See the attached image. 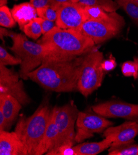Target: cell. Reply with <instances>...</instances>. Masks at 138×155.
Here are the masks:
<instances>
[{"mask_svg": "<svg viewBox=\"0 0 138 155\" xmlns=\"http://www.w3.org/2000/svg\"><path fill=\"white\" fill-rule=\"evenodd\" d=\"M113 122L94 112H79L76 120L75 141L81 143L86 139L93 137L94 133H101L112 126Z\"/></svg>", "mask_w": 138, "mask_h": 155, "instance_id": "cell-8", "label": "cell"}, {"mask_svg": "<svg viewBox=\"0 0 138 155\" xmlns=\"http://www.w3.org/2000/svg\"><path fill=\"white\" fill-rule=\"evenodd\" d=\"M61 4H57L55 6H46L37 9V15L42 19L56 22L58 15V9Z\"/></svg>", "mask_w": 138, "mask_h": 155, "instance_id": "cell-24", "label": "cell"}, {"mask_svg": "<svg viewBox=\"0 0 138 155\" xmlns=\"http://www.w3.org/2000/svg\"><path fill=\"white\" fill-rule=\"evenodd\" d=\"M19 74L0 64V94L9 95L16 98L23 106L31 101L25 91Z\"/></svg>", "mask_w": 138, "mask_h": 155, "instance_id": "cell-9", "label": "cell"}, {"mask_svg": "<svg viewBox=\"0 0 138 155\" xmlns=\"http://www.w3.org/2000/svg\"><path fill=\"white\" fill-rule=\"evenodd\" d=\"M134 59H136V60L137 61V63H138V57H134ZM137 79H138V78H137Z\"/></svg>", "mask_w": 138, "mask_h": 155, "instance_id": "cell-34", "label": "cell"}, {"mask_svg": "<svg viewBox=\"0 0 138 155\" xmlns=\"http://www.w3.org/2000/svg\"><path fill=\"white\" fill-rule=\"evenodd\" d=\"M93 111L105 117H120L138 121V104L110 100L92 107Z\"/></svg>", "mask_w": 138, "mask_h": 155, "instance_id": "cell-10", "label": "cell"}, {"mask_svg": "<svg viewBox=\"0 0 138 155\" xmlns=\"http://www.w3.org/2000/svg\"><path fill=\"white\" fill-rule=\"evenodd\" d=\"M30 3L36 9L44 8L46 6H55L58 4L55 2V0H30Z\"/></svg>", "mask_w": 138, "mask_h": 155, "instance_id": "cell-29", "label": "cell"}, {"mask_svg": "<svg viewBox=\"0 0 138 155\" xmlns=\"http://www.w3.org/2000/svg\"><path fill=\"white\" fill-rule=\"evenodd\" d=\"M21 59L17 57L12 56L2 46H0V64H3L6 66L9 65H21Z\"/></svg>", "mask_w": 138, "mask_h": 155, "instance_id": "cell-26", "label": "cell"}, {"mask_svg": "<svg viewBox=\"0 0 138 155\" xmlns=\"http://www.w3.org/2000/svg\"><path fill=\"white\" fill-rule=\"evenodd\" d=\"M138 135V121H126L122 124L110 126L103 131V136L112 140L111 147L129 143L134 142V138Z\"/></svg>", "mask_w": 138, "mask_h": 155, "instance_id": "cell-12", "label": "cell"}, {"mask_svg": "<svg viewBox=\"0 0 138 155\" xmlns=\"http://www.w3.org/2000/svg\"><path fill=\"white\" fill-rule=\"evenodd\" d=\"M58 136V130L51 112L50 119L44 136L37 147L34 155H42L52 150L55 145Z\"/></svg>", "mask_w": 138, "mask_h": 155, "instance_id": "cell-16", "label": "cell"}, {"mask_svg": "<svg viewBox=\"0 0 138 155\" xmlns=\"http://www.w3.org/2000/svg\"><path fill=\"white\" fill-rule=\"evenodd\" d=\"M109 155H138V145L134 142L129 143L110 147L109 149Z\"/></svg>", "mask_w": 138, "mask_h": 155, "instance_id": "cell-20", "label": "cell"}, {"mask_svg": "<svg viewBox=\"0 0 138 155\" xmlns=\"http://www.w3.org/2000/svg\"><path fill=\"white\" fill-rule=\"evenodd\" d=\"M47 48L49 55L62 58L83 56L95 48V43L80 30L57 26L37 41Z\"/></svg>", "mask_w": 138, "mask_h": 155, "instance_id": "cell-2", "label": "cell"}, {"mask_svg": "<svg viewBox=\"0 0 138 155\" xmlns=\"http://www.w3.org/2000/svg\"><path fill=\"white\" fill-rule=\"evenodd\" d=\"M115 1L116 2H118V1H120V0H115Z\"/></svg>", "mask_w": 138, "mask_h": 155, "instance_id": "cell-36", "label": "cell"}, {"mask_svg": "<svg viewBox=\"0 0 138 155\" xmlns=\"http://www.w3.org/2000/svg\"><path fill=\"white\" fill-rule=\"evenodd\" d=\"M0 154L29 155L27 148L16 132L0 130Z\"/></svg>", "mask_w": 138, "mask_h": 155, "instance_id": "cell-13", "label": "cell"}, {"mask_svg": "<svg viewBox=\"0 0 138 155\" xmlns=\"http://www.w3.org/2000/svg\"><path fill=\"white\" fill-rule=\"evenodd\" d=\"M112 142L105 138L99 142H89L78 144L73 146L76 155H96L109 148Z\"/></svg>", "mask_w": 138, "mask_h": 155, "instance_id": "cell-17", "label": "cell"}, {"mask_svg": "<svg viewBox=\"0 0 138 155\" xmlns=\"http://www.w3.org/2000/svg\"><path fill=\"white\" fill-rule=\"evenodd\" d=\"M9 130L8 123L2 111H0V130Z\"/></svg>", "mask_w": 138, "mask_h": 155, "instance_id": "cell-30", "label": "cell"}, {"mask_svg": "<svg viewBox=\"0 0 138 155\" xmlns=\"http://www.w3.org/2000/svg\"><path fill=\"white\" fill-rule=\"evenodd\" d=\"M74 3H79L84 6L99 7L108 12H115L120 8L113 0H74Z\"/></svg>", "mask_w": 138, "mask_h": 155, "instance_id": "cell-19", "label": "cell"}, {"mask_svg": "<svg viewBox=\"0 0 138 155\" xmlns=\"http://www.w3.org/2000/svg\"><path fill=\"white\" fill-rule=\"evenodd\" d=\"M35 19L39 22V24L41 25L42 30V34L43 35H45L50 30H52L54 27L56 26V22L47 20L45 19L40 18L39 17H37L35 18Z\"/></svg>", "mask_w": 138, "mask_h": 155, "instance_id": "cell-27", "label": "cell"}, {"mask_svg": "<svg viewBox=\"0 0 138 155\" xmlns=\"http://www.w3.org/2000/svg\"><path fill=\"white\" fill-rule=\"evenodd\" d=\"M84 13L87 21L109 20L115 17L117 14L115 12H108L99 7L88 6H84Z\"/></svg>", "mask_w": 138, "mask_h": 155, "instance_id": "cell-18", "label": "cell"}, {"mask_svg": "<svg viewBox=\"0 0 138 155\" xmlns=\"http://www.w3.org/2000/svg\"><path fill=\"white\" fill-rule=\"evenodd\" d=\"M84 55L76 58L49 55L38 68L29 74V79L49 91L78 90L80 68Z\"/></svg>", "mask_w": 138, "mask_h": 155, "instance_id": "cell-1", "label": "cell"}, {"mask_svg": "<svg viewBox=\"0 0 138 155\" xmlns=\"http://www.w3.org/2000/svg\"><path fill=\"white\" fill-rule=\"evenodd\" d=\"M125 24L123 18L118 14L109 20L86 21L80 31L99 44L118 35Z\"/></svg>", "mask_w": 138, "mask_h": 155, "instance_id": "cell-7", "label": "cell"}, {"mask_svg": "<svg viewBox=\"0 0 138 155\" xmlns=\"http://www.w3.org/2000/svg\"><path fill=\"white\" fill-rule=\"evenodd\" d=\"M16 22L14 20L11 10L6 6L0 7V25L6 28H12L16 26Z\"/></svg>", "mask_w": 138, "mask_h": 155, "instance_id": "cell-23", "label": "cell"}, {"mask_svg": "<svg viewBox=\"0 0 138 155\" xmlns=\"http://www.w3.org/2000/svg\"><path fill=\"white\" fill-rule=\"evenodd\" d=\"M121 72L125 77H133L134 80L138 78V63L134 59L133 61H128L121 65Z\"/></svg>", "mask_w": 138, "mask_h": 155, "instance_id": "cell-25", "label": "cell"}, {"mask_svg": "<svg viewBox=\"0 0 138 155\" xmlns=\"http://www.w3.org/2000/svg\"><path fill=\"white\" fill-rule=\"evenodd\" d=\"M12 40L13 43L10 50L22 61L19 74L21 79L27 80L29 74L39 67L49 56V50L43 45L29 40L21 34H16Z\"/></svg>", "mask_w": 138, "mask_h": 155, "instance_id": "cell-4", "label": "cell"}, {"mask_svg": "<svg viewBox=\"0 0 138 155\" xmlns=\"http://www.w3.org/2000/svg\"><path fill=\"white\" fill-rule=\"evenodd\" d=\"M22 108V104L14 97L0 94V111L5 117L9 128L18 117Z\"/></svg>", "mask_w": 138, "mask_h": 155, "instance_id": "cell-14", "label": "cell"}, {"mask_svg": "<svg viewBox=\"0 0 138 155\" xmlns=\"http://www.w3.org/2000/svg\"><path fill=\"white\" fill-rule=\"evenodd\" d=\"M86 21L83 5L72 2L59 5L56 21L57 27L80 30L82 24Z\"/></svg>", "mask_w": 138, "mask_h": 155, "instance_id": "cell-11", "label": "cell"}, {"mask_svg": "<svg viewBox=\"0 0 138 155\" xmlns=\"http://www.w3.org/2000/svg\"><path fill=\"white\" fill-rule=\"evenodd\" d=\"M7 4V0H0V6H4Z\"/></svg>", "mask_w": 138, "mask_h": 155, "instance_id": "cell-33", "label": "cell"}, {"mask_svg": "<svg viewBox=\"0 0 138 155\" xmlns=\"http://www.w3.org/2000/svg\"><path fill=\"white\" fill-rule=\"evenodd\" d=\"M51 112L47 105L42 106L31 116L18 122L15 132L27 148L29 155L35 154L49 125Z\"/></svg>", "mask_w": 138, "mask_h": 155, "instance_id": "cell-3", "label": "cell"}, {"mask_svg": "<svg viewBox=\"0 0 138 155\" xmlns=\"http://www.w3.org/2000/svg\"><path fill=\"white\" fill-rule=\"evenodd\" d=\"M55 2L58 4H63L66 3H72L74 0H55Z\"/></svg>", "mask_w": 138, "mask_h": 155, "instance_id": "cell-32", "label": "cell"}, {"mask_svg": "<svg viewBox=\"0 0 138 155\" xmlns=\"http://www.w3.org/2000/svg\"><path fill=\"white\" fill-rule=\"evenodd\" d=\"M79 112L72 101L62 106H55L52 110V114L58 128V136L55 145L49 151L55 150L61 145L76 143L74 126Z\"/></svg>", "mask_w": 138, "mask_h": 155, "instance_id": "cell-6", "label": "cell"}, {"mask_svg": "<svg viewBox=\"0 0 138 155\" xmlns=\"http://www.w3.org/2000/svg\"><path fill=\"white\" fill-rule=\"evenodd\" d=\"M22 31L26 36L34 40L39 39L43 35L41 25L35 19L26 24L24 27Z\"/></svg>", "mask_w": 138, "mask_h": 155, "instance_id": "cell-22", "label": "cell"}, {"mask_svg": "<svg viewBox=\"0 0 138 155\" xmlns=\"http://www.w3.org/2000/svg\"><path fill=\"white\" fill-rule=\"evenodd\" d=\"M116 3L123 9L133 22L138 25V4L134 0H120L116 2Z\"/></svg>", "mask_w": 138, "mask_h": 155, "instance_id": "cell-21", "label": "cell"}, {"mask_svg": "<svg viewBox=\"0 0 138 155\" xmlns=\"http://www.w3.org/2000/svg\"><path fill=\"white\" fill-rule=\"evenodd\" d=\"M11 12L14 20L18 22L22 30L26 24L35 19L38 15L37 9L30 2L14 5Z\"/></svg>", "mask_w": 138, "mask_h": 155, "instance_id": "cell-15", "label": "cell"}, {"mask_svg": "<svg viewBox=\"0 0 138 155\" xmlns=\"http://www.w3.org/2000/svg\"><path fill=\"white\" fill-rule=\"evenodd\" d=\"M103 61V53L96 48L84 56L80 68L78 90L86 98L102 85L105 75L102 68Z\"/></svg>", "mask_w": 138, "mask_h": 155, "instance_id": "cell-5", "label": "cell"}, {"mask_svg": "<svg viewBox=\"0 0 138 155\" xmlns=\"http://www.w3.org/2000/svg\"><path fill=\"white\" fill-rule=\"evenodd\" d=\"M116 66L115 59L112 55L107 59L103 60L102 63V68L105 72H110L113 70Z\"/></svg>", "mask_w": 138, "mask_h": 155, "instance_id": "cell-28", "label": "cell"}, {"mask_svg": "<svg viewBox=\"0 0 138 155\" xmlns=\"http://www.w3.org/2000/svg\"><path fill=\"white\" fill-rule=\"evenodd\" d=\"M15 34H16V33L11 32V31H8L4 28L2 27L0 28V37H1L2 40H3V37L5 36H9L12 38Z\"/></svg>", "mask_w": 138, "mask_h": 155, "instance_id": "cell-31", "label": "cell"}, {"mask_svg": "<svg viewBox=\"0 0 138 155\" xmlns=\"http://www.w3.org/2000/svg\"><path fill=\"white\" fill-rule=\"evenodd\" d=\"M134 1H135V2L138 4V0H134Z\"/></svg>", "mask_w": 138, "mask_h": 155, "instance_id": "cell-35", "label": "cell"}]
</instances>
